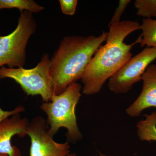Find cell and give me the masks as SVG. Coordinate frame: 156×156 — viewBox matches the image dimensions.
I'll list each match as a JSON object with an SVG mask.
<instances>
[{"label": "cell", "instance_id": "ac0fdd59", "mask_svg": "<svg viewBox=\"0 0 156 156\" xmlns=\"http://www.w3.org/2000/svg\"><path fill=\"white\" fill-rule=\"evenodd\" d=\"M0 156H8L7 155L4 154H0Z\"/></svg>", "mask_w": 156, "mask_h": 156}, {"label": "cell", "instance_id": "ba28073f", "mask_svg": "<svg viewBox=\"0 0 156 156\" xmlns=\"http://www.w3.org/2000/svg\"><path fill=\"white\" fill-rule=\"evenodd\" d=\"M29 123L27 118H21L20 113L13 115L0 122V154L21 156L19 149L11 144V138L15 135L22 137L27 135Z\"/></svg>", "mask_w": 156, "mask_h": 156}, {"label": "cell", "instance_id": "e0dca14e", "mask_svg": "<svg viewBox=\"0 0 156 156\" xmlns=\"http://www.w3.org/2000/svg\"><path fill=\"white\" fill-rule=\"evenodd\" d=\"M67 156H76V154H71L68 155Z\"/></svg>", "mask_w": 156, "mask_h": 156}, {"label": "cell", "instance_id": "9c48e42d", "mask_svg": "<svg viewBox=\"0 0 156 156\" xmlns=\"http://www.w3.org/2000/svg\"><path fill=\"white\" fill-rule=\"evenodd\" d=\"M142 91L136 100L126 109L131 117L139 116L150 108H156V65H150L143 75Z\"/></svg>", "mask_w": 156, "mask_h": 156}, {"label": "cell", "instance_id": "9a60e30c", "mask_svg": "<svg viewBox=\"0 0 156 156\" xmlns=\"http://www.w3.org/2000/svg\"><path fill=\"white\" fill-rule=\"evenodd\" d=\"M62 12L66 15L73 16L75 13L78 1L77 0H59Z\"/></svg>", "mask_w": 156, "mask_h": 156}, {"label": "cell", "instance_id": "d6986e66", "mask_svg": "<svg viewBox=\"0 0 156 156\" xmlns=\"http://www.w3.org/2000/svg\"><path fill=\"white\" fill-rule=\"evenodd\" d=\"M103 156H104V155H103Z\"/></svg>", "mask_w": 156, "mask_h": 156}, {"label": "cell", "instance_id": "2e32d148", "mask_svg": "<svg viewBox=\"0 0 156 156\" xmlns=\"http://www.w3.org/2000/svg\"><path fill=\"white\" fill-rule=\"evenodd\" d=\"M24 108L22 106L17 107L14 110L11 111L3 110L0 108V122L13 115L22 112L24 111Z\"/></svg>", "mask_w": 156, "mask_h": 156}, {"label": "cell", "instance_id": "30bf717a", "mask_svg": "<svg viewBox=\"0 0 156 156\" xmlns=\"http://www.w3.org/2000/svg\"><path fill=\"white\" fill-rule=\"evenodd\" d=\"M144 116L136 124L137 136L142 141H156V111Z\"/></svg>", "mask_w": 156, "mask_h": 156}, {"label": "cell", "instance_id": "5b68a950", "mask_svg": "<svg viewBox=\"0 0 156 156\" xmlns=\"http://www.w3.org/2000/svg\"><path fill=\"white\" fill-rule=\"evenodd\" d=\"M37 28L33 14L24 11L20 13L17 27L12 32L0 35V68L5 65L9 68L23 67L27 46Z\"/></svg>", "mask_w": 156, "mask_h": 156}, {"label": "cell", "instance_id": "52a82bcc", "mask_svg": "<svg viewBox=\"0 0 156 156\" xmlns=\"http://www.w3.org/2000/svg\"><path fill=\"white\" fill-rule=\"evenodd\" d=\"M47 122L41 116L29 123L27 135L30 139V156H67L70 152L68 141L56 142L49 132Z\"/></svg>", "mask_w": 156, "mask_h": 156}, {"label": "cell", "instance_id": "7a4b0ae2", "mask_svg": "<svg viewBox=\"0 0 156 156\" xmlns=\"http://www.w3.org/2000/svg\"><path fill=\"white\" fill-rule=\"evenodd\" d=\"M108 34L63 37L50 59V72L55 95L61 94L70 84L82 79L92 57L106 41Z\"/></svg>", "mask_w": 156, "mask_h": 156}, {"label": "cell", "instance_id": "277c9868", "mask_svg": "<svg viewBox=\"0 0 156 156\" xmlns=\"http://www.w3.org/2000/svg\"><path fill=\"white\" fill-rule=\"evenodd\" d=\"M50 56L44 53L35 67L0 68V79L9 78L19 84L27 95H40L44 102L50 101L54 93V84L50 76Z\"/></svg>", "mask_w": 156, "mask_h": 156}, {"label": "cell", "instance_id": "4fadbf2b", "mask_svg": "<svg viewBox=\"0 0 156 156\" xmlns=\"http://www.w3.org/2000/svg\"><path fill=\"white\" fill-rule=\"evenodd\" d=\"M134 6L138 16L144 18H156V0H136Z\"/></svg>", "mask_w": 156, "mask_h": 156}, {"label": "cell", "instance_id": "5bb4252c", "mask_svg": "<svg viewBox=\"0 0 156 156\" xmlns=\"http://www.w3.org/2000/svg\"><path fill=\"white\" fill-rule=\"evenodd\" d=\"M131 2V0H120L119 1V5L115 9L111 20L109 23L108 27L121 21L120 19L121 17L126 10L128 4Z\"/></svg>", "mask_w": 156, "mask_h": 156}, {"label": "cell", "instance_id": "8fae6325", "mask_svg": "<svg viewBox=\"0 0 156 156\" xmlns=\"http://www.w3.org/2000/svg\"><path fill=\"white\" fill-rule=\"evenodd\" d=\"M140 30L142 31L140 35L141 47L156 48V20L144 18Z\"/></svg>", "mask_w": 156, "mask_h": 156}, {"label": "cell", "instance_id": "6da1fadb", "mask_svg": "<svg viewBox=\"0 0 156 156\" xmlns=\"http://www.w3.org/2000/svg\"><path fill=\"white\" fill-rule=\"evenodd\" d=\"M139 22L123 20L108 27L106 43L96 51L85 70L81 82L84 95H95L104 84L132 57L131 50L140 43V38L131 44L124 42L128 35L140 30Z\"/></svg>", "mask_w": 156, "mask_h": 156}, {"label": "cell", "instance_id": "7c38bea8", "mask_svg": "<svg viewBox=\"0 0 156 156\" xmlns=\"http://www.w3.org/2000/svg\"><path fill=\"white\" fill-rule=\"evenodd\" d=\"M13 9H18L20 13L27 11L33 14L41 12L44 8L33 0H0V10Z\"/></svg>", "mask_w": 156, "mask_h": 156}, {"label": "cell", "instance_id": "3957f363", "mask_svg": "<svg viewBox=\"0 0 156 156\" xmlns=\"http://www.w3.org/2000/svg\"><path fill=\"white\" fill-rule=\"evenodd\" d=\"M82 90L80 84L73 83L62 93L53 95L50 101L42 104L41 108L48 116L50 135L53 136L60 128H64L67 130L66 136L70 142H77L83 138L75 113Z\"/></svg>", "mask_w": 156, "mask_h": 156}, {"label": "cell", "instance_id": "8992f818", "mask_svg": "<svg viewBox=\"0 0 156 156\" xmlns=\"http://www.w3.org/2000/svg\"><path fill=\"white\" fill-rule=\"evenodd\" d=\"M156 59V48L146 47L109 79V89L115 94L129 92L134 84L141 80L146 70Z\"/></svg>", "mask_w": 156, "mask_h": 156}]
</instances>
